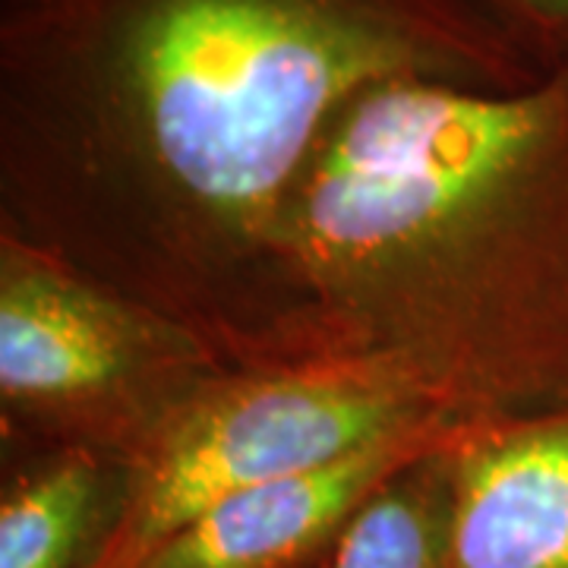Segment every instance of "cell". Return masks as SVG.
I'll return each mask as SVG.
<instances>
[{"label": "cell", "instance_id": "cell-1", "mask_svg": "<svg viewBox=\"0 0 568 568\" xmlns=\"http://www.w3.org/2000/svg\"><path fill=\"white\" fill-rule=\"evenodd\" d=\"M407 61L395 32L320 0H159L126 44L155 159L231 215L272 203L325 114Z\"/></svg>", "mask_w": 568, "mask_h": 568}, {"label": "cell", "instance_id": "cell-2", "mask_svg": "<svg viewBox=\"0 0 568 568\" xmlns=\"http://www.w3.org/2000/svg\"><path fill=\"white\" fill-rule=\"evenodd\" d=\"M552 123V95L484 99L410 82L366 92L306 183V250L369 263L424 244L525 171Z\"/></svg>", "mask_w": 568, "mask_h": 568}, {"label": "cell", "instance_id": "cell-3", "mask_svg": "<svg viewBox=\"0 0 568 568\" xmlns=\"http://www.w3.org/2000/svg\"><path fill=\"white\" fill-rule=\"evenodd\" d=\"M398 402L342 383H268L193 417L149 467L121 556L140 568L164 540L234 493L388 443Z\"/></svg>", "mask_w": 568, "mask_h": 568}, {"label": "cell", "instance_id": "cell-4", "mask_svg": "<svg viewBox=\"0 0 568 568\" xmlns=\"http://www.w3.org/2000/svg\"><path fill=\"white\" fill-rule=\"evenodd\" d=\"M446 568H568V429L515 436L465 467Z\"/></svg>", "mask_w": 568, "mask_h": 568}, {"label": "cell", "instance_id": "cell-5", "mask_svg": "<svg viewBox=\"0 0 568 568\" xmlns=\"http://www.w3.org/2000/svg\"><path fill=\"white\" fill-rule=\"evenodd\" d=\"M388 443L244 489L212 506L140 568H284L316 547L383 474Z\"/></svg>", "mask_w": 568, "mask_h": 568}, {"label": "cell", "instance_id": "cell-6", "mask_svg": "<svg viewBox=\"0 0 568 568\" xmlns=\"http://www.w3.org/2000/svg\"><path fill=\"white\" fill-rule=\"evenodd\" d=\"M133 335L111 304L44 272H17L0 291V388L10 398H67L111 386Z\"/></svg>", "mask_w": 568, "mask_h": 568}, {"label": "cell", "instance_id": "cell-7", "mask_svg": "<svg viewBox=\"0 0 568 568\" xmlns=\"http://www.w3.org/2000/svg\"><path fill=\"white\" fill-rule=\"evenodd\" d=\"M99 480L67 462L22 484L0 506V568H67L95 506Z\"/></svg>", "mask_w": 568, "mask_h": 568}, {"label": "cell", "instance_id": "cell-8", "mask_svg": "<svg viewBox=\"0 0 568 568\" xmlns=\"http://www.w3.org/2000/svg\"><path fill=\"white\" fill-rule=\"evenodd\" d=\"M332 568H446V544L417 496L383 493L347 525Z\"/></svg>", "mask_w": 568, "mask_h": 568}, {"label": "cell", "instance_id": "cell-9", "mask_svg": "<svg viewBox=\"0 0 568 568\" xmlns=\"http://www.w3.org/2000/svg\"><path fill=\"white\" fill-rule=\"evenodd\" d=\"M534 10L547 13V17H566L568 13V0H525Z\"/></svg>", "mask_w": 568, "mask_h": 568}]
</instances>
